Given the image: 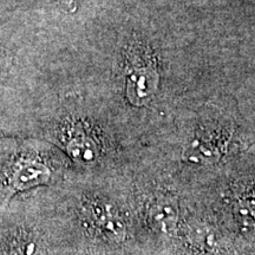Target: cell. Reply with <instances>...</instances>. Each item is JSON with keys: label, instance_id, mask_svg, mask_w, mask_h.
Masks as SVG:
<instances>
[{"label": "cell", "instance_id": "obj_1", "mask_svg": "<svg viewBox=\"0 0 255 255\" xmlns=\"http://www.w3.org/2000/svg\"><path fill=\"white\" fill-rule=\"evenodd\" d=\"M52 176V169L37 149L30 145L19 146L0 164L2 202L6 205L14 196L47 186Z\"/></svg>", "mask_w": 255, "mask_h": 255}, {"label": "cell", "instance_id": "obj_2", "mask_svg": "<svg viewBox=\"0 0 255 255\" xmlns=\"http://www.w3.org/2000/svg\"><path fill=\"white\" fill-rule=\"evenodd\" d=\"M159 72L149 47L132 45L124 62V91L127 100L136 107L148 104L157 92Z\"/></svg>", "mask_w": 255, "mask_h": 255}, {"label": "cell", "instance_id": "obj_3", "mask_svg": "<svg viewBox=\"0 0 255 255\" xmlns=\"http://www.w3.org/2000/svg\"><path fill=\"white\" fill-rule=\"evenodd\" d=\"M57 139L65 154L76 164L89 167L95 164L102 152V143L97 130L87 120L68 117L59 124Z\"/></svg>", "mask_w": 255, "mask_h": 255}, {"label": "cell", "instance_id": "obj_4", "mask_svg": "<svg viewBox=\"0 0 255 255\" xmlns=\"http://www.w3.org/2000/svg\"><path fill=\"white\" fill-rule=\"evenodd\" d=\"M82 215L89 227L113 241L124 240L126 223L116 208L102 199H88L82 205Z\"/></svg>", "mask_w": 255, "mask_h": 255}, {"label": "cell", "instance_id": "obj_5", "mask_svg": "<svg viewBox=\"0 0 255 255\" xmlns=\"http://www.w3.org/2000/svg\"><path fill=\"white\" fill-rule=\"evenodd\" d=\"M225 132L220 129H201L188 146L186 156L193 163H214L221 157Z\"/></svg>", "mask_w": 255, "mask_h": 255}, {"label": "cell", "instance_id": "obj_6", "mask_svg": "<svg viewBox=\"0 0 255 255\" xmlns=\"http://www.w3.org/2000/svg\"><path fill=\"white\" fill-rule=\"evenodd\" d=\"M0 255H46L40 241L30 232L15 227L0 239Z\"/></svg>", "mask_w": 255, "mask_h": 255}, {"label": "cell", "instance_id": "obj_7", "mask_svg": "<svg viewBox=\"0 0 255 255\" xmlns=\"http://www.w3.org/2000/svg\"><path fill=\"white\" fill-rule=\"evenodd\" d=\"M149 219L158 232L171 234L177 227L178 206L173 197L162 196L156 199L149 208Z\"/></svg>", "mask_w": 255, "mask_h": 255}, {"label": "cell", "instance_id": "obj_8", "mask_svg": "<svg viewBox=\"0 0 255 255\" xmlns=\"http://www.w3.org/2000/svg\"><path fill=\"white\" fill-rule=\"evenodd\" d=\"M233 212L239 225L245 228H255V189H247L239 194Z\"/></svg>", "mask_w": 255, "mask_h": 255}, {"label": "cell", "instance_id": "obj_9", "mask_svg": "<svg viewBox=\"0 0 255 255\" xmlns=\"http://www.w3.org/2000/svg\"><path fill=\"white\" fill-rule=\"evenodd\" d=\"M4 57H5V49L0 45V63H1V60L4 59Z\"/></svg>", "mask_w": 255, "mask_h": 255}, {"label": "cell", "instance_id": "obj_10", "mask_svg": "<svg viewBox=\"0 0 255 255\" xmlns=\"http://www.w3.org/2000/svg\"><path fill=\"white\" fill-rule=\"evenodd\" d=\"M59 1H65V2H69L70 0H59Z\"/></svg>", "mask_w": 255, "mask_h": 255}]
</instances>
